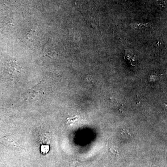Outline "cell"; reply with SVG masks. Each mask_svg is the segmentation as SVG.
<instances>
[{
    "instance_id": "7a4b0ae2",
    "label": "cell",
    "mask_w": 167,
    "mask_h": 167,
    "mask_svg": "<svg viewBox=\"0 0 167 167\" xmlns=\"http://www.w3.org/2000/svg\"><path fill=\"white\" fill-rule=\"evenodd\" d=\"M150 23H143L137 22L131 23L130 24V26L132 28L139 29L141 27H147L150 26Z\"/></svg>"
},
{
    "instance_id": "8992f818",
    "label": "cell",
    "mask_w": 167,
    "mask_h": 167,
    "mask_svg": "<svg viewBox=\"0 0 167 167\" xmlns=\"http://www.w3.org/2000/svg\"><path fill=\"white\" fill-rule=\"evenodd\" d=\"M35 36V30H32L27 36V40L31 41Z\"/></svg>"
},
{
    "instance_id": "6da1fadb",
    "label": "cell",
    "mask_w": 167,
    "mask_h": 167,
    "mask_svg": "<svg viewBox=\"0 0 167 167\" xmlns=\"http://www.w3.org/2000/svg\"><path fill=\"white\" fill-rule=\"evenodd\" d=\"M50 139V136L48 134H42L40 136V141L42 144H49Z\"/></svg>"
},
{
    "instance_id": "52a82bcc",
    "label": "cell",
    "mask_w": 167,
    "mask_h": 167,
    "mask_svg": "<svg viewBox=\"0 0 167 167\" xmlns=\"http://www.w3.org/2000/svg\"><path fill=\"white\" fill-rule=\"evenodd\" d=\"M109 151L111 153L114 154V155H116V156H117L118 154V151H117V150H115L114 149H113L112 148H109Z\"/></svg>"
},
{
    "instance_id": "3957f363",
    "label": "cell",
    "mask_w": 167,
    "mask_h": 167,
    "mask_svg": "<svg viewBox=\"0 0 167 167\" xmlns=\"http://www.w3.org/2000/svg\"><path fill=\"white\" fill-rule=\"evenodd\" d=\"M38 96L37 93H36L35 91L32 90H28L25 94V98L28 101L34 100Z\"/></svg>"
},
{
    "instance_id": "ba28073f",
    "label": "cell",
    "mask_w": 167,
    "mask_h": 167,
    "mask_svg": "<svg viewBox=\"0 0 167 167\" xmlns=\"http://www.w3.org/2000/svg\"><path fill=\"white\" fill-rule=\"evenodd\" d=\"M70 167H80L79 165H77L76 163L73 162V163H71L70 164Z\"/></svg>"
},
{
    "instance_id": "5b68a950",
    "label": "cell",
    "mask_w": 167,
    "mask_h": 167,
    "mask_svg": "<svg viewBox=\"0 0 167 167\" xmlns=\"http://www.w3.org/2000/svg\"><path fill=\"white\" fill-rule=\"evenodd\" d=\"M50 150V147L48 145L42 144L40 148V150L42 154H47Z\"/></svg>"
},
{
    "instance_id": "277c9868",
    "label": "cell",
    "mask_w": 167,
    "mask_h": 167,
    "mask_svg": "<svg viewBox=\"0 0 167 167\" xmlns=\"http://www.w3.org/2000/svg\"><path fill=\"white\" fill-rule=\"evenodd\" d=\"M10 71L11 73H16L19 72V67L16 61H11L10 63Z\"/></svg>"
}]
</instances>
